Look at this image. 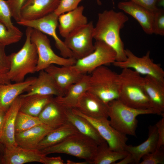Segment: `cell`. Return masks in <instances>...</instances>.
<instances>
[{
	"label": "cell",
	"instance_id": "obj_27",
	"mask_svg": "<svg viewBox=\"0 0 164 164\" xmlns=\"http://www.w3.org/2000/svg\"><path fill=\"white\" fill-rule=\"evenodd\" d=\"M66 115L68 122L80 133L90 138L98 145L105 141L92 124L84 117L73 112L71 109H67Z\"/></svg>",
	"mask_w": 164,
	"mask_h": 164
},
{
	"label": "cell",
	"instance_id": "obj_10",
	"mask_svg": "<svg viewBox=\"0 0 164 164\" xmlns=\"http://www.w3.org/2000/svg\"><path fill=\"white\" fill-rule=\"evenodd\" d=\"M126 57L123 61H115L113 65L121 68L131 69L140 74L149 75L164 81V71L160 65L154 62L150 57V51L142 57L135 55L129 49H125Z\"/></svg>",
	"mask_w": 164,
	"mask_h": 164
},
{
	"label": "cell",
	"instance_id": "obj_21",
	"mask_svg": "<svg viewBox=\"0 0 164 164\" xmlns=\"http://www.w3.org/2000/svg\"><path fill=\"white\" fill-rule=\"evenodd\" d=\"M56 128L42 124L23 132L15 133L18 146L29 149H37L38 144L50 132Z\"/></svg>",
	"mask_w": 164,
	"mask_h": 164
},
{
	"label": "cell",
	"instance_id": "obj_24",
	"mask_svg": "<svg viewBox=\"0 0 164 164\" xmlns=\"http://www.w3.org/2000/svg\"><path fill=\"white\" fill-rule=\"evenodd\" d=\"M67 109L56 101L53 98L44 107L38 117L43 124L56 128L68 122Z\"/></svg>",
	"mask_w": 164,
	"mask_h": 164
},
{
	"label": "cell",
	"instance_id": "obj_3",
	"mask_svg": "<svg viewBox=\"0 0 164 164\" xmlns=\"http://www.w3.org/2000/svg\"><path fill=\"white\" fill-rule=\"evenodd\" d=\"M32 29L27 27L26 39L22 47L17 52L8 56L10 67L7 74L11 81L22 82L28 74L36 72L38 56L36 47L31 40Z\"/></svg>",
	"mask_w": 164,
	"mask_h": 164
},
{
	"label": "cell",
	"instance_id": "obj_9",
	"mask_svg": "<svg viewBox=\"0 0 164 164\" xmlns=\"http://www.w3.org/2000/svg\"><path fill=\"white\" fill-rule=\"evenodd\" d=\"M94 27L92 21L80 27L65 38L64 41L77 60L81 59L92 52Z\"/></svg>",
	"mask_w": 164,
	"mask_h": 164
},
{
	"label": "cell",
	"instance_id": "obj_19",
	"mask_svg": "<svg viewBox=\"0 0 164 164\" xmlns=\"http://www.w3.org/2000/svg\"><path fill=\"white\" fill-rule=\"evenodd\" d=\"M25 94L20 95L21 97L38 94L42 95H55L62 96L64 94L60 91L54 80L44 70L39 71L38 77L29 87Z\"/></svg>",
	"mask_w": 164,
	"mask_h": 164
},
{
	"label": "cell",
	"instance_id": "obj_41",
	"mask_svg": "<svg viewBox=\"0 0 164 164\" xmlns=\"http://www.w3.org/2000/svg\"><path fill=\"white\" fill-rule=\"evenodd\" d=\"M44 164H65L63 160L60 156L48 157L45 155L43 160Z\"/></svg>",
	"mask_w": 164,
	"mask_h": 164
},
{
	"label": "cell",
	"instance_id": "obj_12",
	"mask_svg": "<svg viewBox=\"0 0 164 164\" xmlns=\"http://www.w3.org/2000/svg\"><path fill=\"white\" fill-rule=\"evenodd\" d=\"M58 17L53 12L38 19L31 20H21L17 23L20 25L36 29L51 36L54 39L55 46L62 57L65 58L73 57L72 52L56 34Z\"/></svg>",
	"mask_w": 164,
	"mask_h": 164
},
{
	"label": "cell",
	"instance_id": "obj_35",
	"mask_svg": "<svg viewBox=\"0 0 164 164\" xmlns=\"http://www.w3.org/2000/svg\"><path fill=\"white\" fill-rule=\"evenodd\" d=\"M153 31L157 35H164V11L162 9L158 8L154 12Z\"/></svg>",
	"mask_w": 164,
	"mask_h": 164
},
{
	"label": "cell",
	"instance_id": "obj_2",
	"mask_svg": "<svg viewBox=\"0 0 164 164\" xmlns=\"http://www.w3.org/2000/svg\"><path fill=\"white\" fill-rule=\"evenodd\" d=\"M118 99L123 103L136 109L155 110L146 93L144 77L141 74L131 69H122L118 74Z\"/></svg>",
	"mask_w": 164,
	"mask_h": 164
},
{
	"label": "cell",
	"instance_id": "obj_5",
	"mask_svg": "<svg viewBox=\"0 0 164 164\" xmlns=\"http://www.w3.org/2000/svg\"><path fill=\"white\" fill-rule=\"evenodd\" d=\"M98 145L92 139L78 132L56 145L40 150L45 155L64 153L84 159L92 164L97 154Z\"/></svg>",
	"mask_w": 164,
	"mask_h": 164
},
{
	"label": "cell",
	"instance_id": "obj_39",
	"mask_svg": "<svg viewBox=\"0 0 164 164\" xmlns=\"http://www.w3.org/2000/svg\"><path fill=\"white\" fill-rule=\"evenodd\" d=\"M124 1H130L143 7L150 10L154 12L158 8L156 4L159 0H122Z\"/></svg>",
	"mask_w": 164,
	"mask_h": 164
},
{
	"label": "cell",
	"instance_id": "obj_40",
	"mask_svg": "<svg viewBox=\"0 0 164 164\" xmlns=\"http://www.w3.org/2000/svg\"><path fill=\"white\" fill-rule=\"evenodd\" d=\"M158 135V141L156 149L164 146V116L155 125Z\"/></svg>",
	"mask_w": 164,
	"mask_h": 164
},
{
	"label": "cell",
	"instance_id": "obj_28",
	"mask_svg": "<svg viewBox=\"0 0 164 164\" xmlns=\"http://www.w3.org/2000/svg\"><path fill=\"white\" fill-rule=\"evenodd\" d=\"M78 132L73 125L68 122L48 133L38 144L36 149L41 150L56 145Z\"/></svg>",
	"mask_w": 164,
	"mask_h": 164
},
{
	"label": "cell",
	"instance_id": "obj_14",
	"mask_svg": "<svg viewBox=\"0 0 164 164\" xmlns=\"http://www.w3.org/2000/svg\"><path fill=\"white\" fill-rule=\"evenodd\" d=\"M21 98L19 97L14 101L5 112L1 134L0 142L5 149H12L18 146L15 140V121L17 114L19 111Z\"/></svg>",
	"mask_w": 164,
	"mask_h": 164
},
{
	"label": "cell",
	"instance_id": "obj_34",
	"mask_svg": "<svg viewBox=\"0 0 164 164\" xmlns=\"http://www.w3.org/2000/svg\"><path fill=\"white\" fill-rule=\"evenodd\" d=\"M164 146L154 151L147 154L142 158L139 164H163L164 163Z\"/></svg>",
	"mask_w": 164,
	"mask_h": 164
},
{
	"label": "cell",
	"instance_id": "obj_15",
	"mask_svg": "<svg viewBox=\"0 0 164 164\" xmlns=\"http://www.w3.org/2000/svg\"><path fill=\"white\" fill-rule=\"evenodd\" d=\"M76 108L91 118H108V104L89 91L81 97Z\"/></svg>",
	"mask_w": 164,
	"mask_h": 164
},
{
	"label": "cell",
	"instance_id": "obj_38",
	"mask_svg": "<svg viewBox=\"0 0 164 164\" xmlns=\"http://www.w3.org/2000/svg\"><path fill=\"white\" fill-rule=\"evenodd\" d=\"M5 46L0 44V74H7L10 69V62L5 53Z\"/></svg>",
	"mask_w": 164,
	"mask_h": 164
},
{
	"label": "cell",
	"instance_id": "obj_43",
	"mask_svg": "<svg viewBox=\"0 0 164 164\" xmlns=\"http://www.w3.org/2000/svg\"><path fill=\"white\" fill-rule=\"evenodd\" d=\"M11 82L7 74H0V84H9L11 83Z\"/></svg>",
	"mask_w": 164,
	"mask_h": 164
},
{
	"label": "cell",
	"instance_id": "obj_45",
	"mask_svg": "<svg viewBox=\"0 0 164 164\" xmlns=\"http://www.w3.org/2000/svg\"><path fill=\"white\" fill-rule=\"evenodd\" d=\"M67 164H91L88 161H85L82 162H76L70 160H67Z\"/></svg>",
	"mask_w": 164,
	"mask_h": 164
},
{
	"label": "cell",
	"instance_id": "obj_8",
	"mask_svg": "<svg viewBox=\"0 0 164 164\" xmlns=\"http://www.w3.org/2000/svg\"><path fill=\"white\" fill-rule=\"evenodd\" d=\"M94 51L86 56L77 60L74 66L83 74L91 73L97 68L113 63L116 60L114 50L104 42L96 40Z\"/></svg>",
	"mask_w": 164,
	"mask_h": 164
},
{
	"label": "cell",
	"instance_id": "obj_22",
	"mask_svg": "<svg viewBox=\"0 0 164 164\" xmlns=\"http://www.w3.org/2000/svg\"><path fill=\"white\" fill-rule=\"evenodd\" d=\"M36 78H31L20 82L0 84V110L5 112L15 99L34 82Z\"/></svg>",
	"mask_w": 164,
	"mask_h": 164
},
{
	"label": "cell",
	"instance_id": "obj_11",
	"mask_svg": "<svg viewBox=\"0 0 164 164\" xmlns=\"http://www.w3.org/2000/svg\"><path fill=\"white\" fill-rule=\"evenodd\" d=\"M73 112L88 120L94 127L101 136L108 143L111 150L125 152L128 138L126 135L119 132L110 125L108 118H95L81 113L77 109H72Z\"/></svg>",
	"mask_w": 164,
	"mask_h": 164
},
{
	"label": "cell",
	"instance_id": "obj_20",
	"mask_svg": "<svg viewBox=\"0 0 164 164\" xmlns=\"http://www.w3.org/2000/svg\"><path fill=\"white\" fill-rule=\"evenodd\" d=\"M45 155L37 149H29L18 146L12 149H5L3 164H24L32 162L43 163Z\"/></svg>",
	"mask_w": 164,
	"mask_h": 164
},
{
	"label": "cell",
	"instance_id": "obj_16",
	"mask_svg": "<svg viewBox=\"0 0 164 164\" xmlns=\"http://www.w3.org/2000/svg\"><path fill=\"white\" fill-rule=\"evenodd\" d=\"M60 0H27L21 10V20H31L54 12Z\"/></svg>",
	"mask_w": 164,
	"mask_h": 164
},
{
	"label": "cell",
	"instance_id": "obj_18",
	"mask_svg": "<svg viewBox=\"0 0 164 164\" xmlns=\"http://www.w3.org/2000/svg\"><path fill=\"white\" fill-rule=\"evenodd\" d=\"M84 9L83 6H79L58 16V26L62 37L66 38L73 31L88 23L87 18L83 14Z\"/></svg>",
	"mask_w": 164,
	"mask_h": 164
},
{
	"label": "cell",
	"instance_id": "obj_23",
	"mask_svg": "<svg viewBox=\"0 0 164 164\" xmlns=\"http://www.w3.org/2000/svg\"><path fill=\"white\" fill-rule=\"evenodd\" d=\"M89 88V75L85 74L80 80L69 87L64 96H56L53 99L66 108H76L80 99Z\"/></svg>",
	"mask_w": 164,
	"mask_h": 164
},
{
	"label": "cell",
	"instance_id": "obj_31",
	"mask_svg": "<svg viewBox=\"0 0 164 164\" xmlns=\"http://www.w3.org/2000/svg\"><path fill=\"white\" fill-rule=\"evenodd\" d=\"M42 124L38 117L33 116L20 111L18 113L15 119V133L26 131Z\"/></svg>",
	"mask_w": 164,
	"mask_h": 164
},
{
	"label": "cell",
	"instance_id": "obj_6",
	"mask_svg": "<svg viewBox=\"0 0 164 164\" xmlns=\"http://www.w3.org/2000/svg\"><path fill=\"white\" fill-rule=\"evenodd\" d=\"M90 74L88 91L107 104L118 99V74L105 66L97 68Z\"/></svg>",
	"mask_w": 164,
	"mask_h": 164
},
{
	"label": "cell",
	"instance_id": "obj_48",
	"mask_svg": "<svg viewBox=\"0 0 164 164\" xmlns=\"http://www.w3.org/2000/svg\"><path fill=\"white\" fill-rule=\"evenodd\" d=\"M97 4L98 5H100L101 4V2L100 0H97Z\"/></svg>",
	"mask_w": 164,
	"mask_h": 164
},
{
	"label": "cell",
	"instance_id": "obj_33",
	"mask_svg": "<svg viewBox=\"0 0 164 164\" xmlns=\"http://www.w3.org/2000/svg\"><path fill=\"white\" fill-rule=\"evenodd\" d=\"M11 12L7 0H0V21L9 29L18 32H21L13 24Z\"/></svg>",
	"mask_w": 164,
	"mask_h": 164
},
{
	"label": "cell",
	"instance_id": "obj_42",
	"mask_svg": "<svg viewBox=\"0 0 164 164\" xmlns=\"http://www.w3.org/2000/svg\"><path fill=\"white\" fill-rule=\"evenodd\" d=\"M135 164V160L132 155L130 154H128L124 158L114 164Z\"/></svg>",
	"mask_w": 164,
	"mask_h": 164
},
{
	"label": "cell",
	"instance_id": "obj_37",
	"mask_svg": "<svg viewBox=\"0 0 164 164\" xmlns=\"http://www.w3.org/2000/svg\"><path fill=\"white\" fill-rule=\"evenodd\" d=\"M27 0H7L10 7L12 18L17 22L21 20V10Z\"/></svg>",
	"mask_w": 164,
	"mask_h": 164
},
{
	"label": "cell",
	"instance_id": "obj_13",
	"mask_svg": "<svg viewBox=\"0 0 164 164\" xmlns=\"http://www.w3.org/2000/svg\"><path fill=\"white\" fill-rule=\"evenodd\" d=\"M44 70L52 77L64 95L69 87L80 80L84 75L80 73L74 65L59 67L52 64Z\"/></svg>",
	"mask_w": 164,
	"mask_h": 164
},
{
	"label": "cell",
	"instance_id": "obj_44",
	"mask_svg": "<svg viewBox=\"0 0 164 164\" xmlns=\"http://www.w3.org/2000/svg\"><path fill=\"white\" fill-rule=\"evenodd\" d=\"M5 112L4 111L0 110V135L3 128Z\"/></svg>",
	"mask_w": 164,
	"mask_h": 164
},
{
	"label": "cell",
	"instance_id": "obj_46",
	"mask_svg": "<svg viewBox=\"0 0 164 164\" xmlns=\"http://www.w3.org/2000/svg\"><path fill=\"white\" fill-rule=\"evenodd\" d=\"M5 149V147L4 145L0 142V152L3 154Z\"/></svg>",
	"mask_w": 164,
	"mask_h": 164
},
{
	"label": "cell",
	"instance_id": "obj_4",
	"mask_svg": "<svg viewBox=\"0 0 164 164\" xmlns=\"http://www.w3.org/2000/svg\"><path fill=\"white\" fill-rule=\"evenodd\" d=\"M108 113L112 126L123 134L134 136H136L138 116L151 114L162 115L154 109H141L129 107L118 99L108 103Z\"/></svg>",
	"mask_w": 164,
	"mask_h": 164
},
{
	"label": "cell",
	"instance_id": "obj_30",
	"mask_svg": "<svg viewBox=\"0 0 164 164\" xmlns=\"http://www.w3.org/2000/svg\"><path fill=\"white\" fill-rule=\"evenodd\" d=\"M128 153L119 152L110 149L106 141L98 145L96 156L92 164H114L125 157Z\"/></svg>",
	"mask_w": 164,
	"mask_h": 164
},
{
	"label": "cell",
	"instance_id": "obj_1",
	"mask_svg": "<svg viewBox=\"0 0 164 164\" xmlns=\"http://www.w3.org/2000/svg\"><path fill=\"white\" fill-rule=\"evenodd\" d=\"M98 17L94 28V39L104 42L114 50L116 53V61H125L126 57L120 31L128 20V17L123 12L111 10L98 13Z\"/></svg>",
	"mask_w": 164,
	"mask_h": 164
},
{
	"label": "cell",
	"instance_id": "obj_32",
	"mask_svg": "<svg viewBox=\"0 0 164 164\" xmlns=\"http://www.w3.org/2000/svg\"><path fill=\"white\" fill-rule=\"evenodd\" d=\"M22 32L11 30L0 21V44L5 46L16 43L21 39Z\"/></svg>",
	"mask_w": 164,
	"mask_h": 164
},
{
	"label": "cell",
	"instance_id": "obj_26",
	"mask_svg": "<svg viewBox=\"0 0 164 164\" xmlns=\"http://www.w3.org/2000/svg\"><path fill=\"white\" fill-rule=\"evenodd\" d=\"M158 141V135L155 125L149 127L148 137L144 142L137 146L126 145L125 151L133 157L135 164H139L142 157L156 150Z\"/></svg>",
	"mask_w": 164,
	"mask_h": 164
},
{
	"label": "cell",
	"instance_id": "obj_25",
	"mask_svg": "<svg viewBox=\"0 0 164 164\" xmlns=\"http://www.w3.org/2000/svg\"><path fill=\"white\" fill-rule=\"evenodd\" d=\"M146 93L154 109L164 114V81L149 75L144 77Z\"/></svg>",
	"mask_w": 164,
	"mask_h": 164
},
{
	"label": "cell",
	"instance_id": "obj_7",
	"mask_svg": "<svg viewBox=\"0 0 164 164\" xmlns=\"http://www.w3.org/2000/svg\"><path fill=\"white\" fill-rule=\"evenodd\" d=\"M30 38L36 47L38 54L36 72L44 70L52 64L63 66L76 63L77 60L74 57L65 58L56 54L52 49L49 39L39 31L32 29Z\"/></svg>",
	"mask_w": 164,
	"mask_h": 164
},
{
	"label": "cell",
	"instance_id": "obj_47",
	"mask_svg": "<svg viewBox=\"0 0 164 164\" xmlns=\"http://www.w3.org/2000/svg\"><path fill=\"white\" fill-rule=\"evenodd\" d=\"M0 164H3V154L0 152Z\"/></svg>",
	"mask_w": 164,
	"mask_h": 164
},
{
	"label": "cell",
	"instance_id": "obj_17",
	"mask_svg": "<svg viewBox=\"0 0 164 164\" xmlns=\"http://www.w3.org/2000/svg\"><path fill=\"white\" fill-rule=\"evenodd\" d=\"M118 7L135 19L145 33H153L154 12L130 1L120 2Z\"/></svg>",
	"mask_w": 164,
	"mask_h": 164
},
{
	"label": "cell",
	"instance_id": "obj_36",
	"mask_svg": "<svg viewBox=\"0 0 164 164\" xmlns=\"http://www.w3.org/2000/svg\"><path fill=\"white\" fill-rule=\"evenodd\" d=\"M83 0H60L54 12L58 16L60 15L73 10L78 7L79 3Z\"/></svg>",
	"mask_w": 164,
	"mask_h": 164
},
{
	"label": "cell",
	"instance_id": "obj_29",
	"mask_svg": "<svg viewBox=\"0 0 164 164\" xmlns=\"http://www.w3.org/2000/svg\"><path fill=\"white\" fill-rule=\"evenodd\" d=\"M53 96L34 94L20 97L21 103L19 111L38 117L46 105L53 100Z\"/></svg>",
	"mask_w": 164,
	"mask_h": 164
}]
</instances>
